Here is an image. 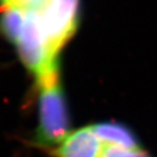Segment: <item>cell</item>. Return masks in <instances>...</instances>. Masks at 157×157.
<instances>
[{"label": "cell", "mask_w": 157, "mask_h": 157, "mask_svg": "<svg viewBox=\"0 0 157 157\" xmlns=\"http://www.w3.org/2000/svg\"><path fill=\"white\" fill-rule=\"evenodd\" d=\"M80 0H0L2 25L36 85L60 79V56L78 28Z\"/></svg>", "instance_id": "cell-1"}, {"label": "cell", "mask_w": 157, "mask_h": 157, "mask_svg": "<svg viewBox=\"0 0 157 157\" xmlns=\"http://www.w3.org/2000/svg\"><path fill=\"white\" fill-rule=\"evenodd\" d=\"M38 127L34 144L49 151L70 133V113L60 80L38 85Z\"/></svg>", "instance_id": "cell-2"}, {"label": "cell", "mask_w": 157, "mask_h": 157, "mask_svg": "<svg viewBox=\"0 0 157 157\" xmlns=\"http://www.w3.org/2000/svg\"><path fill=\"white\" fill-rule=\"evenodd\" d=\"M103 149V143L88 126L71 131L49 152L52 157H101Z\"/></svg>", "instance_id": "cell-3"}, {"label": "cell", "mask_w": 157, "mask_h": 157, "mask_svg": "<svg viewBox=\"0 0 157 157\" xmlns=\"http://www.w3.org/2000/svg\"><path fill=\"white\" fill-rule=\"evenodd\" d=\"M93 133L103 144L125 149H142L135 132L120 122H99L90 126Z\"/></svg>", "instance_id": "cell-4"}, {"label": "cell", "mask_w": 157, "mask_h": 157, "mask_svg": "<svg viewBox=\"0 0 157 157\" xmlns=\"http://www.w3.org/2000/svg\"><path fill=\"white\" fill-rule=\"evenodd\" d=\"M147 153L142 149H125L116 146H106L101 157H146Z\"/></svg>", "instance_id": "cell-5"}]
</instances>
